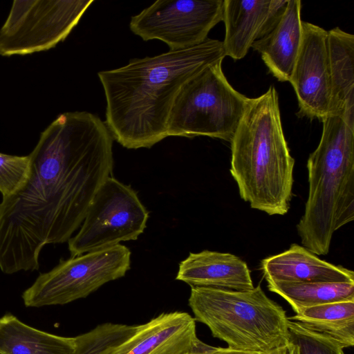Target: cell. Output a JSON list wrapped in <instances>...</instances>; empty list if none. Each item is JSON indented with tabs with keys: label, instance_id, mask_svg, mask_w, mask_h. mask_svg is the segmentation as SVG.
Masks as SVG:
<instances>
[{
	"label": "cell",
	"instance_id": "23",
	"mask_svg": "<svg viewBox=\"0 0 354 354\" xmlns=\"http://www.w3.org/2000/svg\"><path fill=\"white\" fill-rule=\"evenodd\" d=\"M30 169L29 156L0 153V192L2 198L18 191L25 183Z\"/></svg>",
	"mask_w": 354,
	"mask_h": 354
},
{
	"label": "cell",
	"instance_id": "8",
	"mask_svg": "<svg viewBox=\"0 0 354 354\" xmlns=\"http://www.w3.org/2000/svg\"><path fill=\"white\" fill-rule=\"evenodd\" d=\"M93 2L14 1L0 28V55H24L54 48L68 36Z\"/></svg>",
	"mask_w": 354,
	"mask_h": 354
},
{
	"label": "cell",
	"instance_id": "12",
	"mask_svg": "<svg viewBox=\"0 0 354 354\" xmlns=\"http://www.w3.org/2000/svg\"><path fill=\"white\" fill-rule=\"evenodd\" d=\"M200 342L193 317L183 311L167 312L138 325L131 336L101 354H184Z\"/></svg>",
	"mask_w": 354,
	"mask_h": 354
},
{
	"label": "cell",
	"instance_id": "24",
	"mask_svg": "<svg viewBox=\"0 0 354 354\" xmlns=\"http://www.w3.org/2000/svg\"><path fill=\"white\" fill-rule=\"evenodd\" d=\"M184 354H252L236 351L228 347H214L209 346L202 341L192 350Z\"/></svg>",
	"mask_w": 354,
	"mask_h": 354
},
{
	"label": "cell",
	"instance_id": "15",
	"mask_svg": "<svg viewBox=\"0 0 354 354\" xmlns=\"http://www.w3.org/2000/svg\"><path fill=\"white\" fill-rule=\"evenodd\" d=\"M300 0H288L275 26L252 46L269 71L280 82L290 81L303 37Z\"/></svg>",
	"mask_w": 354,
	"mask_h": 354
},
{
	"label": "cell",
	"instance_id": "17",
	"mask_svg": "<svg viewBox=\"0 0 354 354\" xmlns=\"http://www.w3.org/2000/svg\"><path fill=\"white\" fill-rule=\"evenodd\" d=\"M330 77L328 115L342 118L354 129V36L336 27L328 31Z\"/></svg>",
	"mask_w": 354,
	"mask_h": 354
},
{
	"label": "cell",
	"instance_id": "11",
	"mask_svg": "<svg viewBox=\"0 0 354 354\" xmlns=\"http://www.w3.org/2000/svg\"><path fill=\"white\" fill-rule=\"evenodd\" d=\"M303 37L290 82L295 91L300 117L322 120L329 113L330 77L328 31L302 21Z\"/></svg>",
	"mask_w": 354,
	"mask_h": 354
},
{
	"label": "cell",
	"instance_id": "3",
	"mask_svg": "<svg viewBox=\"0 0 354 354\" xmlns=\"http://www.w3.org/2000/svg\"><path fill=\"white\" fill-rule=\"evenodd\" d=\"M230 174L241 198L268 215H284L292 197L295 160L286 140L273 86L250 98L230 141Z\"/></svg>",
	"mask_w": 354,
	"mask_h": 354
},
{
	"label": "cell",
	"instance_id": "21",
	"mask_svg": "<svg viewBox=\"0 0 354 354\" xmlns=\"http://www.w3.org/2000/svg\"><path fill=\"white\" fill-rule=\"evenodd\" d=\"M138 325L106 322L91 330L75 337V354H101L106 348L116 345L137 329Z\"/></svg>",
	"mask_w": 354,
	"mask_h": 354
},
{
	"label": "cell",
	"instance_id": "25",
	"mask_svg": "<svg viewBox=\"0 0 354 354\" xmlns=\"http://www.w3.org/2000/svg\"><path fill=\"white\" fill-rule=\"evenodd\" d=\"M267 354H299L297 346L289 342L288 344L274 349Z\"/></svg>",
	"mask_w": 354,
	"mask_h": 354
},
{
	"label": "cell",
	"instance_id": "19",
	"mask_svg": "<svg viewBox=\"0 0 354 354\" xmlns=\"http://www.w3.org/2000/svg\"><path fill=\"white\" fill-rule=\"evenodd\" d=\"M288 319L333 341L342 349L354 345V300L304 308Z\"/></svg>",
	"mask_w": 354,
	"mask_h": 354
},
{
	"label": "cell",
	"instance_id": "27",
	"mask_svg": "<svg viewBox=\"0 0 354 354\" xmlns=\"http://www.w3.org/2000/svg\"><path fill=\"white\" fill-rule=\"evenodd\" d=\"M0 354H2V353H0Z\"/></svg>",
	"mask_w": 354,
	"mask_h": 354
},
{
	"label": "cell",
	"instance_id": "10",
	"mask_svg": "<svg viewBox=\"0 0 354 354\" xmlns=\"http://www.w3.org/2000/svg\"><path fill=\"white\" fill-rule=\"evenodd\" d=\"M223 0H158L131 17L129 28L144 41L158 39L169 50L198 45L223 21Z\"/></svg>",
	"mask_w": 354,
	"mask_h": 354
},
{
	"label": "cell",
	"instance_id": "6",
	"mask_svg": "<svg viewBox=\"0 0 354 354\" xmlns=\"http://www.w3.org/2000/svg\"><path fill=\"white\" fill-rule=\"evenodd\" d=\"M222 62L207 66L182 88L170 113L168 136H205L230 142L250 98L230 85Z\"/></svg>",
	"mask_w": 354,
	"mask_h": 354
},
{
	"label": "cell",
	"instance_id": "18",
	"mask_svg": "<svg viewBox=\"0 0 354 354\" xmlns=\"http://www.w3.org/2000/svg\"><path fill=\"white\" fill-rule=\"evenodd\" d=\"M75 337H62L31 327L11 313L0 317L2 354H75Z\"/></svg>",
	"mask_w": 354,
	"mask_h": 354
},
{
	"label": "cell",
	"instance_id": "13",
	"mask_svg": "<svg viewBox=\"0 0 354 354\" xmlns=\"http://www.w3.org/2000/svg\"><path fill=\"white\" fill-rule=\"evenodd\" d=\"M287 3L288 0H223L225 55L243 58L253 43L275 26Z\"/></svg>",
	"mask_w": 354,
	"mask_h": 354
},
{
	"label": "cell",
	"instance_id": "5",
	"mask_svg": "<svg viewBox=\"0 0 354 354\" xmlns=\"http://www.w3.org/2000/svg\"><path fill=\"white\" fill-rule=\"evenodd\" d=\"M188 305L195 320L230 348L267 354L290 342L285 310L260 285L249 290L192 286Z\"/></svg>",
	"mask_w": 354,
	"mask_h": 354
},
{
	"label": "cell",
	"instance_id": "22",
	"mask_svg": "<svg viewBox=\"0 0 354 354\" xmlns=\"http://www.w3.org/2000/svg\"><path fill=\"white\" fill-rule=\"evenodd\" d=\"M289 339L295 344L299 354H342L343 349L333 341L288 319Z\"/></svg>",
	"mask_w": 354,
	"mask_h": 354
},
{
	"label": "cell",
	"instance_id": "4",
	"mask_svg": "<svg viewBox=\"0 0 354 354\" xmlns=\"http://www.w3.org/2000/svg\"><path fill=\"white\" fill-rule=\"evenodd\" d=\"M319 143L307 161L308 194L297 225L305 248L326 255L334 233L354 219V129L340 117L322 120Z\"/></svg>",
	"mask_w": 354,
	"mask_h": 354
},
{
	"label": "cell",
	"instance_id": "16",
	"mask_svg": "<svg viewBox=\"0 0 354 354\" xmlns=\"http://www.w3.org/2000/svg\"><path fill=\"white\" fill-rule=\"evenodd\" d=\"M261 268L266 281L354 283L353 270L324 261L296 243L263 259Z\"/></svg>",
	"mask_w": 354,
	"mask_h": 354
},
{
	"label": "cell",
	"instance_id": "20",
	"mask_svg": "<svg viewBox=\"0 0 354 354\" xmlns=\"http://www.w3.org/2000/svg\"><path fill=\"white\" fill-rule=\"evenodd\" d=\"M268 288L283 299L295 313L324 304L354 300V283L267 281Z\"/></svg>",
	"mask_w": 354,
	"mask_h": 354
},
{
	"label": "cell",
	"instance_id": "2",
	"mask_svg": "<svg viewBox=\"0 0 354 354\" xmlns=\"http://www.w3.org/2000/svg\"><path fill=\"white\" fill-rule=\"evenodd\" d=\"M223 41L131 59L97 75L106 98L105 124L127 149L150 148L168 136L170 113L185 84L225 57Z\"/></svg>",
	"mask_w": 354,
	"mask_h": 354
},
{
	"label": "cell",
	"instance_id": "26",
	"mask_svg": "<svg viewBox=\"0 0 354 354\" xmlns=\"http://www.w3.org/2000/svg\"><path fill=\"white\" fill-rule=\"evenodd\" d=\"M342 354H344V352Z\"/></svg>",
	"mask_w": 354,
	"mask_h": 354
},
{
	"label": "cell",
	"instance_id": "7",
	"mask_svg": "<svg viewBox=\"0 0 354 354\" xmlns=\"http://www.w3.org/2000/svg\"><path fill=\"white\" fill-rule=\"evenodd\" d=\"M130 267L131 252L122 244L71 257L40 274L21 297L26 307L64 305L124 277Z\"/></svg>",
	"mask_w": 354,
	"mask_h": 354
},
{
	"label": "cell",
	"instance_id": "1",
	"mask_svg": "<svg viewBox=\"0 0 354 354\" xmlns=\"http://www.w3.org/2000/svg\"><path fill=\"white\" fill-rule=\"evenodd\" d=\"M113 136L99 116L59 114L41 132L24 185L0 203V270L39 269L48 244L68 241L113 166Z\"/></svg>",
	"mask_w": 354,
	"mask_h": 354
},
{
	"label": "cell",
	"instance_id": "14",
	"mask_svg": "<svg viewBox=\"0 0 354 354\" xmlns=\"http://www.w3.org/2000/svg\"><path fill=\"white\" fill-rule=\"evenodd\" d=\"M176 280L192 286L249 290L254 286L247 263L230 253L203 250L190 253L179 264Z\"/></svg>",
	"mask_w": 354,
	"mask_h": 354
},
{
	"label": "cell",
	"instance_id": "9",
	"mask_svg": "<svg viewBox=\"0 0 354 354\" xmlns=\"http://www.w3.org/2000/svg\"><path fill=\"white\" fill-rule=\"evenodd\" d=\"M148 217L135 191L109 177L94 196L80 231L68 241L71 257L136 240Z\"/></svg>",
	"mask_w": 354,
	"mask_h": 354
}]
</instances>
